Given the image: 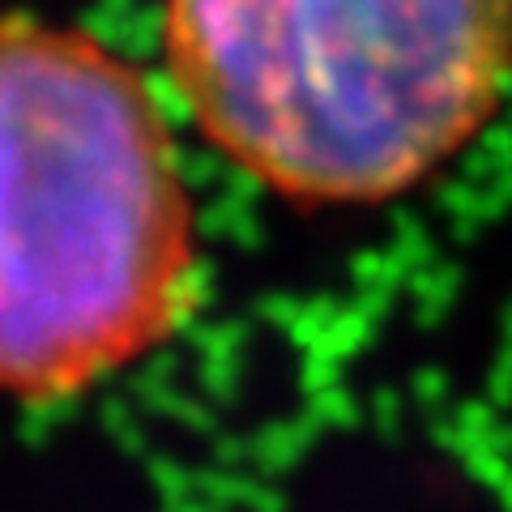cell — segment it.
<instances>
[{"label":"cell","mask_w":512,"mask_h":512,"mask_svg":"<svg viewBox=\"0 0 512 512\" xmlns=\"http://www.w3.org/2000/svg\"><path fill=\"white\" fill-rule=\"evenodd\" d=\"M197 303V218L150 82L82 30L0 13V397L82 393Z\"/></svg>","instance_id":"6da1fadb"},{"label":"cell","mask_w":512,"mask_h":512,"mask_svg":"<svg viewBox=\"0 0 512 512\" xmlns=\"http://www.w3.org/2000/svg\"><path fill=\"white\" fill-rule=\"evenodd\" d=\"M192 124L282 201L384 205L470 146L512 82V0H167Z\"/></svg>","instance_id":"7a4b0ae2"}]
</instances>
